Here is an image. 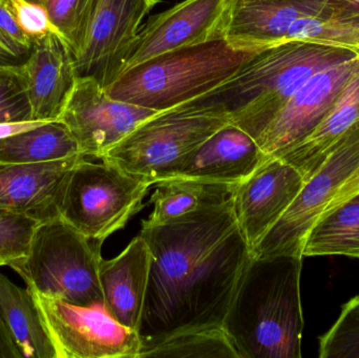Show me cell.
Masks as SVG:
<instances>
[{
    "instance_id": "obj_1",
    "label": "cell",
    "mask_w": 359,
    "mask_h": 358,
    "mask_svg": "<svg viewBox=\"0 0 359 358\" xmlns=\"http://www.w3.org/2000/svg\"><path fill=\"white\" fill-rule=\"evenodd\" d=\"M140 235L151 254L140 352L179 334L223 328L251 256L232 197L165 224L142 226Z\"/></svg>"
},
{
    "instance_id": "obj_2",
    "label": "cell",
    "mask_w": 359,
    "mask_h": 358,
    "mask_svg": "<svg viewBox=\"0 0 359 358\" xmlns=\"http://www.w3.org/2000/svg\"><path fill=\"white\" fill-rule=\"evenodd\" d=\"M359 52L312 40H287L262 48L236 75L175 109L224 118L253 139L318 71Z\"/></svg>"
},
{
    "instance_id": "obj_3",
    "label": "cell",
    "mask_w": 359,
    "mask_h": 358,
    "mask_svg": "<svg viewBox=\"0 0 359 358\" xmlns=\"http://www.w3.org/2000/svg\"><path fill=\"white\" fill-rule=\"evenodd\" d=\"M303 256L247 262L223 324L238 358H301Z\"/></svg>"
},
{
    "instance_id": "obj_4",
    "label": "cell",
    "mask_w": 359,
    "mask_h": 358,
    "mask_svg": "<svg viewBox=\"0 0 359 358\" xmlns=\"http://www.w3.org/2000/svg\"><path fill=\"white\" fill-rule=\"evenodd\" d=\"M264 48H236L227 39L188 46L122 71L105 90L111 98L170 111L215 90Z\"/></svg>"
},
{
    "instance_id": "obj_5",
    "label": "cell",
    "mask_w": 359,
    "mask_h": 358,
    "mask_svg": "<svg viewBox=\"0 0 359 358\" xmlns=\"http://www.w3.org/2000/svg\"><path fill=\"white\" fill-rule=\"evenodd\" d=\"M102 243L56 219L38 225L27 254L8 267L29 289L43 296L78 306L103 304L99 277Z\"/></svg>"
},
{
    "instance_id": "obj_6",
    "label": "cell",
    "mask_w": 359,
    "mask_h": 358,
    "mask_svg": "<svg viewBox=\"0 0 359 358\" xmlns=\"http://www.w3.org/2000/svg\"><path fill=\"white\" fill-rule=\"evenodd\" d=\"M228 122L198 111H161L137 126L102 160L154 185L172 178L186 156Z\"/></svg>"
},
{
    "instance_id": "obj_7",
    "label": "cell",
    "mask_w": 359,
    "mask_h": 358,
    "mask_svg": "<svg viewBox=\"0 0 359 358\" xmlns=\"http://www.w3.org/2000/svg\"><path fill=\"white\" fill-rule=\"evenodd\" d=\"M151 185L101 159L78 162L67 183L61 219L90 239L104 242L142 208Z\"/></svg>"
},
{
    "instance_id": "obj_8",
    "label": "cell",
    "mask_w": 359,
    "mask_h": 358,
    "mask_svg": "<svg viewBox=\"0 0 359 358\" xmlns=\"http://www.w3.org/2000/svg\"><path fill=\"white\" fill-rule=\"evenodd\" d=\"M31 292L57 358H138V332L116 321L104 305L78 306Z\"/></svg>"
},
{
    "instance_id": "obj_9",
    "label": "cell",
    "mask_w": 359,
    "mask_h": 358,
    "mask_svg": "<svg viewBox=\"0 0 359 358\" xmlns=\"http://www.w3.org/2000/svg\"><path fill=\"white\" fill-rule=\"evenodd\" d=\"M358 166L359 130L350 134L306 181L294 201L251 254L257 258L303 256L310 229Z\"/></svg>"
},
{
    "instance_id": "obj_10",
    "label": "cell",
    "mask_w": 359,
    "mask_h": 358,
    "mask_svg": "<svg viewBox=\"0 0 359 358\" xmlns=\"http://www.w3.org/2000/svg\"><path fill=\"white\" fill-rule=\"evenodd\" d=\"M160 0H94L83 43L75 59L78 77L107 88L122 73L141 23Z\"/></svg>"
},
{
    "instance_id": "obj_11",
    "label": "cell",
    "mask_w": 359,
    "mask_h": 358,
    "mask_svg": "<svg viewBox=\"0 0 359 358\" xmlns=\"http://www.w3.org/2000/svg\"><path fill=\"white\" fill-rule=\"evenodd\" d=\"M158 113L161 111L111 98L94 78L78 77L57 121L71 132L81 155L100 160Z\"/></svg>"
},
{
    "instance_id": "obj_12",
    "label": "cell",
    "mask_w": 359,
    "mask_h": 358,
    "mask_svg": "<svg viewBox=\"0 0 359 358\" xmlns=\"http://www.w3.org/2000/svg\"><path fill=\"white\" fill-rule=\"evenodd\" d=\"M359 67V54L312 76L255 139L271 158H282L306 140L332 109Z\"/></svg>"
},
{
    "instance_id": "obj_13",
    "label": "cell",
    "mask_w": 359,
    "mask_h": 358,
    "mask_svg": "<svg viewBox=\"0 0 359 358\" xmlns=\"http://www.w3.org/2000/svg\"><path fill=\"white\" fill-rule=\"evenodd\" d=\"M231 2L185 0L156 15L141 29L123 71L164 53L225 38Z\"/></svg>"
},
{
    "instance_id": "obj_14",
    "label": "cell",
    "mask_w": 359,
    "mask_h": 358,
    "mask_svg": "<svg viewBox=\"0 0 359 358\" xmlns=\"http://www.w3.org/2000/svg\"><path fill=\"white\" fill-rule=\"evenodd\" d=\"M306 181L280 158L268 157L232 193L234 214L251 252L294 201Z\"/></svg>"
},
{
    "instance_id": "obj_15",
    "label": "cell",
    "mask_w": 359,
    "mask_h": 358,
    "mask_svg": "<svg viewBox=\"0 0 359 358\" xmlns=\"http://www.w3.org/2000/svg\"><path fill=\"white\" fill-rule=\"evenodd\" d=\"M84 156L32 164L0 163V209L39 223L61 218L74 167Z\"/></svg>"
},
{
    "instance_id": "obj_16",
    "label": "cell",
    "mask_w": 359,
    "mask_h": 358,
    "mask_svg": "<svg viewBox=\"0 0 359 358\" xmlns=\"http://www.w3.org/2000/svg\"><path fill=\"white\" fill-rule=\"evenodd\" d=\"M20 71L34 121H57L78 78L67 44L57 34H48L33 44Z\"/></svg>"
},
{
    "instance_id": "obj_17",
    "label": "cell",
    "mask_w": 359,
    "mask_h": 358,
    "mask_svg": "<svg viewBox=\"0 0 359 358\" xmlns=\"http://www.w3.org/2000/svg\"><path fill=\"white\" fill-rule=\"evenodd\" d=\"M267 158L248 132L228 122L186 156L172 178L238 185Z\"/></svg>"
},
{
    "instance_id": "obj_18",
    "label": "cell",
    "mask_w": 359,
    "mask_h": 358,
    "mask_svg": "<svg viewBox=\"0 0 359 358\" xmlns=\"http://www.w3.org/2000/svg\"><path fill=\"white\" fill-rule=\"evenodd\" d=\"M326 0H232L225 39L236 48H266L286 39L291 25L318 16Z\"/></svg>"
},
{
    "instance_id": "obj_19",
    "label": "cell",
    "mask_w": 359,
    "mask_h": 358,
    "mask_svg": "<svg viewBox=\"0 0 359 358\" xmlns=\"http://www.w3.org/2000/svg\"><path fill=\"white\" fill-rule=\"evenodd\" d=\"M151 254L142 235L113 260L100 263L101 289L107 312L122 325L138 332L149 283Z\"/></svg>"
},
{
    "instance_id": "obj_20",
    "label": "cell",
    "mask_w": 359,
    "mask_h": 358,
    "mask_svg": "<svg viewBox=\"0 0 359 358\" xmlns=\"http://www.w3.org/2000/svg\"><path fill=\"white\" fill-rule=\"evenodd\" d=\"M359 130V67L350 78L332 109L311 135L284 157L309 180L334 149Z\"/></svg>"
},
{
    "instance_id": "obj_21",
    "label": "cell",
    "mask_w": 359,
    "mask_h": 358,
    "mask_svg": "<svg viewBox=\"0 0 359 358\" xmlns=\"http://www.w3.org/2000/svg\"><path fill=\"white\" fill-rule=\"evenodd\" d=\"M0 317L22 358H57L31 290L0 273Z\"/></svg>"
},
{
    "instance_id": "obj_22",
    "label": "cell",
    "mask_w": 359,
    "mask_h": 358,
    "mask_svg": "<svg viewBox=\"0 0 359 358\" xmlns=\"http://www.w3.org/2000/svg\"><path fill=\"white\" fill-rule=\"evenodd\" d=\"M154 212L142 226L165 224L184 214L219 205L232 197L236 185L196 179L172 178L156 183Z\"/></svg>"
},
{
    "instance_id": "obj_23",
    "label": "cell",
    "mask_w": 359,
    "mask_h": 358,
    "mask_svg": "<svg viewBox=\"0 0 359 358\" xmlns=\"http://www.w3.org/2000/svg\"><path fill=\"white\" fill-rule=\"evenodd\" d=\"M359 259V191L320 214L308 233L303 256Z\"/></svg>"
},
{
    "instance_id": "obj_24",
    "label": "cell",
    "mask_w": 359,
    "mask_h": 358,
    "mask_svg": "<svg viewBox=\"0 0 359 358\" xmlns=\"http://www.w3.org/2000/svg\"><path fill=\"white\" fill-rule=\"evenodd\" d=\"M83 156L65 124L48 121L0 138V163L32 164Z\"/></svg>"
},
{
    "instance_id": "obj_25",
    "label": "cell",
    "mask_w": 359,
    "mask_h": 358,
    "mask_svg": "<svg viewBox=\"0 0 359 358\" xmlns=\"http://www.w3.org/2000/svg\"><path fill=\"white\" fill-rule=\"evenodd\" d=\"M145 357L238 358L223 328L172 336L141 351L138 358Z\"/></svg>"
},
{
    "instance_id": "obj_26",
    "label": "cell",
    "mask_w": 359,
    "mask_h": 358,
    "mask_svg": "<svg viewBox=\"0 0 359 358\" xmlns=\"http://www.w3.org/2000/svg\"><path fill=\"white\" fill-rule=\"evenodd\" d=\"M46 11L57 34L74 57L78 54L90 21L94 0H25Z\"/></svg>"
},
{
    "instance_id": "obj_27",
    "label": "cell",
    "mask_w": 359,
    "mask_h": 358,
    "mask_svg": "<svg viewBox=\"0 0 359 358\" xmlns=\"http://www.w3.org/2000/svg\"><path fill=\"white\" fill-rule=\"evenodd\" d=\"M287 40H312L346 46L359 52V17H305L291 25L285 41Z\"/></svg>"
},
{
    "instance_id": "obj_28",
    "label": "cell",
    "mask_w": 359,
    "mask_h": 358,
    "mask_svg": "<svg viewBox=\"0 0 359 358\" xmlns=\"http://www.w3.org/2000/svg\"><path fill=\"white\" fill-rule=\"evenodd\" d=\"M320 358H359V296L344 305L334 325L320 338Z\"/></svg>"
},
{
    "instance_id": "obj_29",
    "label": "cell",
    "mask_w": 359,
    "mask_h": 358,
    "mask_svg": "<svg viewBox=\"0 0 359 358\" xmlns=\"http://www.w3.org/2000/svg\"><path fill=\"white\" fill-rule=\"evenodd\" d=\"M34 121L20 65L0 67V123Z\"/></svg>"
},
{
    "instance_id": "obj_30",
    "label": "cell",
    "mask_w": 359,
    "mask_h": 358,
    "mask_svg": "<svg viewBox=\"0 0 359 358\" xmlns=\"http://www.w3.org/2000/svg\"><path fill=\"white\" fill-rule=\"evenodd\" d=\"M40 223L18 214L0 209V267L27 254Z\"/></svg>"
},
{
    "instance_id": "obj_31",
    "label": "cell",
    "mask_w": 359,
    "mask_h": 358,
    "mask_svg": "<svg viewBox=\"0 0 359 358\" xmlns=\"http://www.w3.org/2000/svg\"><path fill=\"white\" fill-rule=\"evenodd\" d=\"M6 2L14 14L17 22L27 38L31 40L32 44L46 37L48 34H57L54 25L50 22L43 8L29 4L25 0H6Z\"/></svg>"
},
{
    "instance_id": "obj_32",
    "label": "cell",
    "mask_w": 359,
    "mask_h": 358,
    "mask_svg": "<svg viewBox=\"0 0 359 358\" xmlns=\"http://www.w3.org/2000/svg\"><path fill=\"white\" fill-rule=\"evenodd\" d=\"M0 44L22 60L27 59L33 46L6 0H0Z\"/></svg>"
},
{
    "instance_id": "obj_33",
    "label": "cell",
    "mask_w": 359,
    "mask_h": 358,
    "mask_svg": "<svg viewBox=\"0 0 359 358\" xmlns=\"http://www.w3.org/2000/svg\"><path fill=\"white\" fill-rule=\"evenodd\" d=\"M318 17L356 18L359 17V0H326Z\"/></svg>"
},
{
    "instance_id": "obj_34",
    "label": "cell",
    "mask_w": 359,
    "mask_h": 358,
    "mask_svg": "<svg viewBox=\"0 0 359 358\" xmlns=\"http://www.w3.org/2000/svg\"><path fill=\"white\" fill-rule=\"evenodd\" d=\"M359 191V166L358 170L352 174V176L339 187V191H337V195L333 198L332 201L330 202L328 206H327L325 212L328 209H331V208L335 207V206L341 204V202L347 200L348 198L353 195L354 193H358Z\"/></svg>"
},
{
    "instance_id": "obj_35",
    "label": "cell",
    "mask_w": 359,
    "mask_h": 358,
    "mask_svg": "<svg viewBox=\"0 0 359 358\" xmlns=\"http://www.w3.org/2000/svg\"><path fill=\"white\" fill-rule=\"evenodd\" d=\"M0 358H22L18 347L0 317Z\"/></svg>"
},
{
    "instance_id": "obj_36",
    "label": "cell",
    "mask_w": 359,
    "mask_h": 358,
    "mask_svg": "<svg viewBox=\"0 0 359 358\" xmlns=\"http://www.w3.org/2000/svg\"><path fill=\"white\" fill-rule=\"evenodd\" d=\"M48 121H27L17 122V123H0V138L11 136V135L18 134L25 130H32L37 128L41 124Z\"/></svg>"
},
{
    "instance_id": "obj_37",
    "label": "cell",
    "mask_w": 359,
    "mask_h": 358,
    "mask_svg": "<svg viewBox=\"0 0 359 358\" xmlns=\"http://www.w3.org/2000/svg\"><path fill=\"white\" fill-rule=\"evenodd\" d=\"M22 59L14 56L12 53L8 52L6 48L0 44V67L6 65H20L23 63Z\"/></svg>"
}]
</instances>
